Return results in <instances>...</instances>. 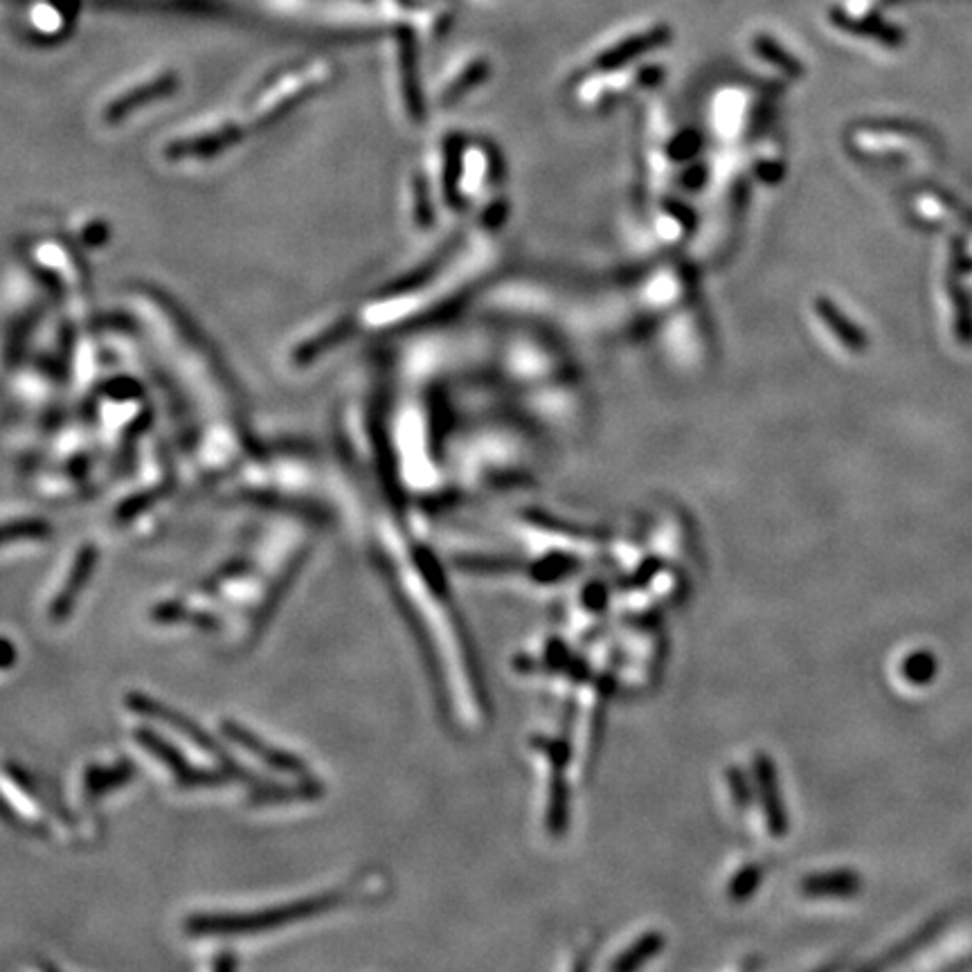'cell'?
Returning <instances> with one entry per match:
<instances>
[{
  "mask_svg": "<svg viewBox=\"0 0 972 972\" xmlns=\"http://www.w3.org/2000/svg\"><path fill=\"white\" fill-rule=\"evenodd\" d=\"M338 903V896H315L304 898L300 903L261 909L252 914H237V916H196L187 923V927L196 934H241V932H257L268 930V927H279L286 923L304 921L306 916L327 912Z\"/></svg>",
  "mask_w": 972,
  "mask_h": 972,
  "instance_id": "cell-1",
  "label": "cell"
},
{
  "mask_svg": "<svg viewBox=\"0 0 972 972\" xmlns=\"http://www.w3.org/2000/svg\"><path fill=\"white\" fill-rule=\"evenodd\" d=\"M948 925H950V914L948 912L936 914V916L930 918V921L918 927V930H914L912 934H907L903 941H898L896 945H891L887 952H882L876 961L864 963L862 968H867V970L894 968V966H898V963L912 959L916 952H921L923 948H927V945L934 943L945 932V927H948Z\"/></svg>",
  "mask_w": 972,
  "mask_h": 972,
  "instance_id": "cell-2",
  "label": "cell"
},
{
  "mask_svg": "<svg viewBox=\"0 0 972 972\" xmlns=\"http://www.w3.org/2000/svg\"><path fill=\"white\" fill-rule=\"evenodd\" d=\"M223 729H225V734H228L234 743H239L243 747V750L252 752V754L257 756V759H261L264 763L273 765L275 770L291 772V774H297V777H304L306 765L300 759H295L293 754H286L284 750H277L275 745H268L264 741V738L257 736V734H252L250 729L241 727L237 723H225Z\"/></svg>",
  "mask_w": 972,
  "mask_h": 972,
  "instance_id": "cell-3",
  "label": "cell"
},
{
  "mask_svg": "<svg viewBox=\"0 0 972 972\" xmlns=\"http://www.w3.org/2000/svg\"><path fill=\"white\" fill-rule=\"evenodd\" d=\"M138 741L147 747V750L156 754V759L165 763L167 768L176 774V779L187 783V786H205V783L219 781V777H210V774H205L201 770H194L192 765H189L183 756L174 750V747L162 741V738L153 736L151 732H144L142 729V732H138Z\"/></svg>",
  "mask_w": 972,
  "mask_h": 972,
  "instance_id": "cell-4",
  "label": "cell"
},
{
  "mask_svg": "<svg viewBox=\"0 0 972 972\" xmlns=\"http://www.w3.org/2000/svg\"><path fill=\"white\" fill-rule=\"evenodd\" d=\"M95 563H97V552L93 547H86L84 552L79 554L75 567H72V572L68 576L66 585L61 588L57 601L52 603V608H50V619L52 621H61V619H66L70 615V608L75 606L81 588H84V585L88 583V576L93 574Z\"/></svg>",
  "mask_w": 972,
  "mask_h": 972,
  "instance_id": "cell-5",
  "label": "cell"
},
{
  "mask_svg": "<svg viewBox=\"0 0 972 972\" xmlns=\"http://www.w3.org/2000/svg\"><path fill=\"white\" fill-rule=\"evenodd\" d=\"M862 889V878L855 871H831L804 880V891L813 896H855Z\"/></svg>",
  "mask_w": 972,
  "mask_h": 972,
  "instance_id": "cell-6",
  "label": "cell"
},
{
  "mask_svg": "<svg viewBox=\"0 0 972 972\" xmlns=\"http://www.w3.org/2000/svg\"><path fill=\"white\" fill-rule=\"evenodd\" d=\"M900 671H903V678L912 682L914 687H925L939 673V660L930 651H916L905 657L903 664H900Z\"/></svg>",
  "mask_w": 972,
  "mask_h": 972,
  "instance_id": "cell-7",
  "label": "cell"
}]
</instances>
